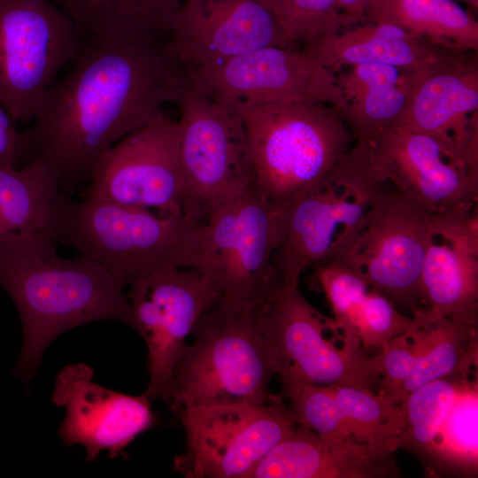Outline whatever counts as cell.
Wrapping results in <instances>:
<instances>
[{
	"label": "cell",
	"instance_id": "1",
	"mask_svg": "<svg viewBox=\"0 0 478 478\" xmlns=\"http://www.w3.org/2000/svg\"><path fill=\"white\" fill-rule=\"evenodd\" d=\"M166 43L84 38L66 74L45 92L25 131L27 162L47 164L61 195L89 181L119 141L177 103L186 74Z\"/></svg>",
	"mask_w": 478,
	"mask_h": 478
},
{
	"label": "cell",
	"instance_id": "2",
	"mask_svg": "<svg viewBox=\"0 0 478 478\" xmlns=\"http://www.w3.org/2000/svg\"><path fill=\"white\" fill-rule=\"evenodd\" d=\"M0 285L19 312L23 341L13 374L28 383L48 346L63 333L101 320L135 328L123 289L98 263L66 258L46 233L0 236Z\"/></svg>",
	"mask_w": 478,
	"mask_h": 478
},
{
	"label": "cell",
	"instance_id": "3",
	"mask_svg": "<svg viewBox=\"0 0 478 478\" xmlns=\"http://www.w3.org/2000/svg\"><path fill=\"white\" fill-rule=\"evenodd\" d=\"M49 235L104 266L122 289L159 269H198L204 258V221L96 197L58 194Z\"/></svg>",
	"mask_w": 478,
	"mask_h": 478
},
{
	"label": "cell",
	"instance_id": "4",
	"mask_svg": "<svg viewBox=\"0 0 478 478\" xmlns=\"http://www.w3.org/2000/svg\"><path fill=\"white\" fill-rule=\"evenodd\" d=\"M191 335L173 366L169 408L175 417L186 407L272 400L269 386L281 366L261 329L258 305L235 306L220 298Z\"/></svg>",
	"mask_w": 478,
	"mask_h": 478
},
{
	"label": "cell",
	"instance_id": "5",
	"mask_svg": "<svg viewBox=\"0 0 478 478\" xmlns=\"http://www.w3.org/2000/svg\"><path fill=\"white\" fill-rule=\"evenodd\" d=\"M242 118L258 186L279 207L331 173L353 144L343 114L329 104H260Z\"/></svg>",
	"mask_w": 478,
	"mask_h": 478
},
{
	"label": "cell",
	"instance_id": "6",
	"mask_svg": "<svg viewBox=\"0 0 478 478\" xmlns=\"http://www.w3.org/2000/svg\"><path fill=\"white\" fill-rule=\"evenodd\" d=\"M345 158L434 215L478 212V153L396 124L355 138Z\"/></svg>",
	"mask_w": 478,
	"mask_h": 478
},
{
	"label": "cell",
	"instance_id": "7",
	"mask_svg": "<svg viewBox=\"0 0 478 478\" xmlns=\"http://www.w3.org/2000/svg\"><path fill=\"white\" fill-rule=\"evenodd\" d=\"M284 208L273 204L254 182L208 215L198 269L221 299L235 306L255 305L281 286L273 256Z\"/></svg>",
	"mask_w": 478,
	"mask_h": 478
},
{
	"label": "cell",
	"instance_id": "8",
	"mask_svg": "<svg viewBox=\"0 0 478 478\" xmlns=\"http://www.w3.org/2000/svg\"><path fill=\"white\" fill-rule=\"evenodd\" d=\"M435 216L399 191L380 186L331 260L343 263L414 317L424 311L421 274Z\"/></svg>",
	"mask_w": 478,
	"mask_h": 478
},
{
	"label": "cell",
	"instance_id": "9",
	"mask_svg": "<svg viewBox=\"0 0 478 478\" xmlns=\"http://www.w3.org/2000/svg\"><path fill=\"white\" fill-rule=\"evenodd\" d=\"M184 211L205 221L212 210L257 182L241 115L187 81L176 103Z\"/></svg>",
	"mask_w": 478,
	"mask_h": 478
},
{
	"label": "cell",
	"instance_id": "10",
	"mask_svg": "<svg viewBox=\"0 0 478 478\" xmlns=\"http://www.w3.org/2000/svg\"><path fill=\"white\" fill-rule=\"evenodd\" d=\"M258 315L281 374L290 372L319 386H350L373 393L380 387L381 377L361 343L315 309L299 285H281L258 305Z\"/></svg>",
	"mask_w": 478,
	"mask_h": 478
},
{
	"label": "cell",
	"instance_id": "11",
	"mask_svg": "<svg viewBox=\"0 0 478 478\" xmlns=\"http://www.w3.org/2000/svg\"><path fill=\"white\" fill-rule=\"evenodd\" d=\"M84 38L50 0H0V105L31 123L38 104Z\"/></svg>",
	"mask_w": 478,
	"mask_h": 478
},
{
	"label": "cell",
	"instance_id": "12",
	"mask_svg": "<svg viewBox=\"0 0 478 478\" xmlns=\"http://www.w3.org/2000/svg\"><path fill=\"white\" fill-rule=\"evenodd\" d=\"M176 418L185 451L174 458L173 469L185 478H249L297 426L279 394L264 405L186 407Z\"/></svg>",
	"mask_w": 478,
	"mask_h": 478
},
{
	"label": "cell",
	"instance_id": "13",
	"mask_svg": "<svg viewBox=\"0 0 478 478\" xmlns=\"http://www.w3.org/2000/svg\"><path fill=\"white\" fill-rule=\"evenodd\" d=\"M379 188L343 158L331 173L285 205L273 256L281 285H299L307 269L333 259Z\"/></svg>",
	"mask_w": 478,
	"mask_h": 478
},
{
	"label": "cell",
	"instance_id": "14",
	"mask_svg": "<svg viewBox=\"0 0 478 478\" xmlns=\"http://www.w3.org/2000/svg\"><path fill=\"white\" fill-rule=\"evenodd\" d=\"M189 84L242 116L275 103L329 104L341 112L336 74L303 50L269 46L185 73Z\"/></svg>",
	"mask_w": 478,
	"mask_h": 478
},
{
	"label": "cell",
	"instance_id": "15",
	"mask_svg": "<svg viewBox=\"0 0 478 478\" xmlns=\"http://www.w3.org/2000/svg\"><path fill=\"white\" fill-rule=\"evenodd\" d=\"M128 286L135 329L148 350L150 381L143 395L170 406L176 358L199 317L220 297L197 268L159 269Z\"/></svg>",
	"mask_w": 478,
	"mask_h": 478
},
{
	"label": "cell",
	"instance_id": "16",
	"mask_svg": "<svg viewBox=\"0 0 478 478\" xmlns=\"http://www.w3.org/2000/svg\"><path fill=\"white\" fill-rule=\"evenodd\" d=\"M87 197L181 215L177 122L166 114L119 141L94 171Z\"/></svg>",
	"mask_w": 478,
	"mask_h": 478
},
{
	"label": "cell",
	"instance_id": "17",
	"mask_svg": "<svg viewBox=\"0 0 478 478\" xmlns=\"http://www.w3.org/2000/svg\"><path fill=\"white\" fill-rule=\"evenodd\" d=\"M269 46L297 49L273 0H184L166 43L184 73Z\"/></svg>",
	"mask_w": 478,
	"mask_h": 478
},
{
	"label": "cell",
	"instance_id": "18",
	"mask_svg": "<svg viewBox=\"0 0 478 478\" xmlns=\"http://www.w3.org/2000/svg\"><path fill=\"white\" fill-rule=\"evenodd\" d=\"M93 377L94 370L85 363L66 365L57 375L51 395L52 403L66 409L58 428L63 443L82 445L89 462L104 451L117 457L156 422L151 403L143 394L112 390Z\"/></svg>",
	"mask_w": 478,
	"mask_h": 478
},
{
	"label": "cell",
	"instance_id": "19",
	"mask_svg": "<svg viewBox=\"0 0 478 478\" xmlns=\"http://www.w3.org/2000/svg\"><path fill=\"white\" fill-rule=\"evenodd\" d=\"M401 81L406 100L398 125L478 151L476 52L450 50L401 70Z\"/></svg>",
	"mask_w": 478,
	"mask_h": 478
},
{
	"label": "cell",
	"instance_id": "20",
	"mask_svg": "<svg viewBox=\"0 0 478 478\" xmlns=\"http://www.w3.org/2000/svg\"><path fill=\"white\" fill-rule=\"evenodd\" d=\"M421 292L424 312L478 331V212L435 216Z\"/></svg>",
	"mask_w": 478,
	"mask_h": 478
},
{
	"label": "cell",
	"instance_id": "21",
	"mask_svg": "<svg viewBox=\"0 0 478 478\" xmlns=\"http://www.w3.org/2000/svg\"><path fill=\"white\" fill-rule=\"evenodd\" d=\"M393 453L349 436H326L297 425L252 470L249 478L399 477Z\"/></svg>",
	"mask_w": 478,
	"mask_h": 478
},
{
	"label": "cell",
	"instance_id": "22",
	"mask_svg": "<svg viewBox=\"0 0 478 478\" xmlns=\"http://www.w3.org/2000/svg\"><path fill=\"white\" fill-rule=\"evenodd\" d=\"M334 73L357 64H382L400 70L425 66L452 50L386 22H363L320 37L302 49Z\"/></svg>",
	"mask_w": 478,
	"mask_h": 478
},
{
	"label": "cell",
	"instance_id": "23",
	"mask_svg": "<svg viewBox=\"0 0 478 478\" xmlns=\"http://www.w3.org/2000/svg\"><path fill=\"white\" fill-rule=\"evenodd\" d=\"M83 38L167 42L184 0H56Z\"/></svg>",
	"mask_w": 478,
	"mask_h": 478
},
{
	"label": "cell",
	"instance_id": "24",
	"mask_svg": "<svg viewBox=\"0 0 478 478\" xmlns=\"http://www.w3.org/2000/svg\"><path fill=\"white\" fill-rule=\"evenodd\" d=\"M336 75L341 110L354 139L398 124L405 106L401 70L382 64H357Z\"/></svg>",
	"mask_w": 478,
	"mask_h": 478
},
{
	"label": "cell",
	"instance_id": "25",
	"mask_svg": "<svg viewBox=\"0 0 478 478\" xmlns=\"http://www.w3.org/2000/svg\"><path fill=\"white\" fill-rule=\"evenodd\" d=\"M365 18L397 25L452 50H478V22L456 0H372Z\"/></svg>",
	"mask_w": 478,
	"mask_h": 478
},
{
	"label": "cell",
	"instance_id": "26",
	"mask_svg": "<svg viewBox=\"0 0 478 478\" xmlns=\"http://www.w3.org/2000/svg\"><path fill=\"white\" fill-rule=\"evenodd\" d=\"M417 326L418 358L410 377L398 390L396 405L412 391L438 379L469 376L477 365V332L443 317L420 312Z\"/></svg>",
	"mask_w": 478,
	"mask_h": 478
},
{
	"label": "cell",
	"instance_id": "27",
	"mask_svg": "<svg viewBox=\"0 0 478 478\" xmlns=\"http://www.w3.org/2000/svg\"><path fill=\"white\" fill-rule=\"evenodd\" d=\"M60 194L55 173L41 160L22 168L0 165V236L49 234L51 207Z\"/></svg>",
	"mask_w": 478,
	"mask_h": 478
},
{
	"label": "cell",
	"instance_id": "28",
	"mask_svg": "<svg viewBox=\"0 0 478 478\" xmlns=\"http://www.w3.org/2000/svg\"><path fill=\"white\" fill-rule=\"evenodd\" d=\"M469 376H450L431 382L409 393L401 403L405 426L397 449L413 454L434 474L436 448L443 421Z\"/></svg>",
	"mask_w": 478,
	"mask_h": 478
},
{
	"label": "cell",
	"instance_id": "29",
	"mask_svg": "<svg viewBox=\"0 0 478 478\" xmlns=\"http://www.w3.org/2000/svg\"><path fill=\"white\" fill-rule=\"evenodd\" d=\"M336 400L357 442L374 450L393 453L405 426L403 405H394L376 393L350 386H327Z\"/></svg>",
	"mask_w": 478,
	"mask_h": 478
},
{
	"label": "cell",
	"instance_id": "30",
	"mask_svg": "<svg viewBox=\"0 0 478 478\" xmlns=\"http://www.w3.org/2000/svg\"><path fill=\"white\" fill-rule=\"evenodd\" d=\"M477 382L466 381L438 436L434 474L476 476L478 467Z\"/></svg>",
	"mask_w": 478,
	"mask_h": 478
},
{
	"label": "cell",
	"instance_id": "31",
	"mask_svg": "<svg viewBox=\"0 0 478 478\" xmlns=\"http://www.w3.org/2000/svg\"><path fill=\"white\" fill-rule=\"evenodd\" d=\"M279 395L297 425L326 436L351 437L344 416L327 386L304 381L297 374L284 372L278 376Z\"/></svg>",
	"mask_w": 478,
	"mask_h": 478
},
{
	"label": "cell",
	"instance_id": "32",
	"mask_svg": "<svg viewBox=\"0 0 478 478\" xmlns=\"http://www.w3.org/2000/svg\"><path fill=\"white\" fill-rule=\"evenodd\" d=\"M287 39L297 47L365 21L343 13L336 0H273Z\"/></svg>",
	"mask_w": 478,
	"mask_h": 478
},
{
	"label": "cell",
	"instance_id": "33",
	"mask_svg": "<svg viewBox=\"0 0 478 478\" xmlns=\"http://www.w3.org/2000/svg\"><path fill=\"white\" fill-rule=\"evenodd\" d=\"M416 327L412 316L399 312L379 290L371 288L359 311L356 335L363 348L381 350L391 339Z\"/></svg>",
	"mask_w": 478,
	"mask_h": 478
},
{
	"label": "cell",
	"instance_id": "34",
	"mask_svg": "<svg viewBox=\"0 0 478 478\" xmlns=\"http://www.w3.org/2000/svg\"><path fill=\"white\" fill-rule=\"evenodd\" d=\"M415 328L391 339L377 355L370 357L374 371L381 377L376 394L394 405L398 390L417 363L419 350Z\"/></svg>",
	"mask_w": 478,
	"mask_h": 478
},
{
	"label": "cell",
	"instance_id": "35",
	"mask_svg": "<svg viewBox=\"0 0 478 478\" xmlns=\"http://www.w3.org/2000/svg\"><path fill=\"white\" fill-rule=\"evenodd\" d=\"M15 122L0 105V165L10 167H17L29 157V143L26 132H19Z\"/></svg>",
	"mask_w": 478,
	"mask_h": 478
},
{
	"label": "cell",
	"instance_id": "36",
	"mask_svg": "<svg viewBox=\"0 0 478 478\" xmlns=\"http://www.w3.org/2000/svg\"><path fill=\"white\" fill-rule=\"evenodd\" d=\"M372 0H336L340 10L348 15L366 22L365 12Z\"/></svg>",
	"mask_w": 478,
	"mask_h": 478
},
{
	"label": "cell",
	"instance_id": "37",
	"mask_svg": "<svg viewBox=\"0 0 478 478\" xmlns=\"http://www.w3.org/2000/svg\"><path fill=\"white\" fill-rule=\"evenodd\" d=\"M461 1L469 5L474 11L477 12L478 10V0H456Z\"/></svg>",
	"mask_w": 478,
	"mask_h": 478
}]
</instances>
